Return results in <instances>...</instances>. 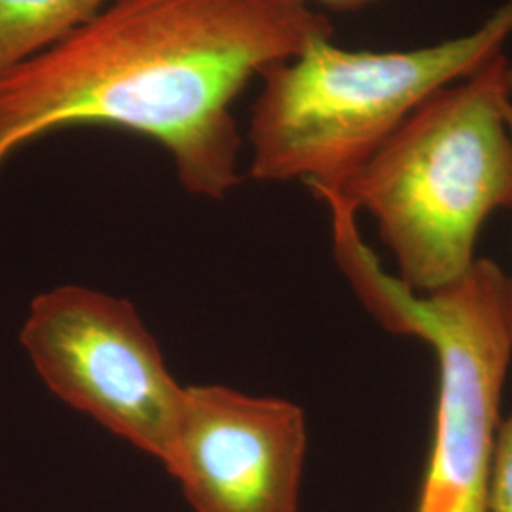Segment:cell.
I'll return each instance as SVG.
<instances>
[{"mask_svg":"<svg viewBox=\"0 0 512 512\" xmlns=\"http://www.w3.org/2000/svg\"><path fill=\"white\" fill-rule=\"evenodd\" d=\"M334 255L385 329L418 336L439 361L435 439L416 512H490L499 403L512 357L509 275L490 258L433 294L385 274L366 247L351 203H327Z\"/></svg>","mask_w":512,"mask_h":512,"instance_id":"4","label":"cell"},{"mask_svg":"<svg viewBox=\"0 0 512 512\" xmlns=\"http://www.w3.org/2000/svg\"><path fill=\"white\" fill-rule=\"evenodd\" d=\"M488 509L512 512V414L497 429Z\"/></svg>","mask_w":512,"mask_h":512,"instance_id":"8","label":"cell"},{"mask_svg":"<svg viewBox=\"0 0 512 512\" xmlns=\"http://www.w3.org/2000/svg\"><path fill=\"white\" fill-rule=\"evenodd\" d=\"M302 2L308 4V0H302ZM313 2L329 6L332 10H357V8H363V6H368L378 0H313Z\"/></svg>","mask_w":512,"mask_h":512,"instance_id":"9","label":"cell"},{"mask_svg":"<svg viewBox=\"0 0 512 512\" xmlns=\"http://www.w3.org/2000/svg\"><path fill=\"white\" fill-rule=\"evenodd\" d=\"M503 54L431 95L340 192L376 220L414 293H437L475 264L478 234L512 207Z\"/></svg>","mask_w":512,"mask_h":512,"instance_id":"2","label":"cell"},{"mask_svg":"<svg viewBox=\"0 0 512 512\" xmlns=\"http://www.w3.org/2000/svg\"><path fill=\"white\" fill-rule=\"evenodd\" d=\"M19 342L59 401L165 467L186 385L129 300L82 285L55 287L31 302Z\"/></svg>","mask_w":512,"mask_h":512,"instance_id":"5","label":"cell"},{"mask_svg":"<svg viewBox=\"0 0 512 512\" xmlns=\"http://www.w3.org/2000/svg\"><path fill=\"white\" fill-rule=\"evenodd\" d=\"M505 114H507V126L511 131L512 137V63L507 73V105H505ZM509 308H511L512 317V275H509Z\"/></svg>","mask_w":512,"mask_h":512,"instance_id":"10","label":"cell"},{"mask_svg":"<svg viewBox=\"0 0 512 512\" xmlns=\"http://www.w3.org/2000/svg\"><path fill=\"white\" fill-rule=\"evenodd\" d=\"M332 33L302 0H114L0 78V173L54 131L114 126L162 145L188 194L222 200L241 183L232 103Z\"/></svg>","mask_w":512,"mask_h":512,"instance_id":"1","label":"cell"},{"mask_svg":"<svg viewBox=\"0 0 512 512\" xmlns=\"http://www.w3.org/2000/svg\"><path fill=\"white\" fill-rule=\"evenodd\" d=\"M308 450L298 404L186 385L167 473L194 512H298Z\"/></svg>","mask_w":512,"mask_h":512,"instance_id":"6","label":"cell"},{"mask_svg":"<svg viewBox=\"0 0 512 512\" xmlns=\"http://www.w3.org/2000/svg\"><path fill=\"white\" fill-rule=\"evenodd\" d=\"M109 0H0V78L52 48Z\"/></svg>","mask_w":512,"mask_h":512,"instance_id":"7","label":"cell"},{"mask_svg":"<svg viewBox=\"0 0 512 512\" xmlns=\"http://www.w3.org/2000/svg\"><path fill=\"white\" fill-rule=\"evenodd\" d=\"M511 37L505 0L475 31L423 48L351 52L330 38L313 40L262 74L249 177L342 192L412 112L503 54Z\"/></svg>","mask_w":512,"mask_h":512,"instance_id":"3","label":"cell"}]
</instances>
